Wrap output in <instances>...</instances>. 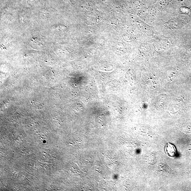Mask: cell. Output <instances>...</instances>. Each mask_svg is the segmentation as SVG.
<instances>
[{"label":"cell","mask_w":191,"mask_h":191,"mask_svg":"<svg viewBox=\"0 0 191 191\" xmlns=\"http://www.w3.org/2000/svg\"><path fill=\"white\" fill-rule=\"evenodd\" d=\"M165 151L166 154L171 157H174L176 156V148L173 144L168 143L166 145Z\"/></svg>","instance_id":"cell-1"}]
</instances>
